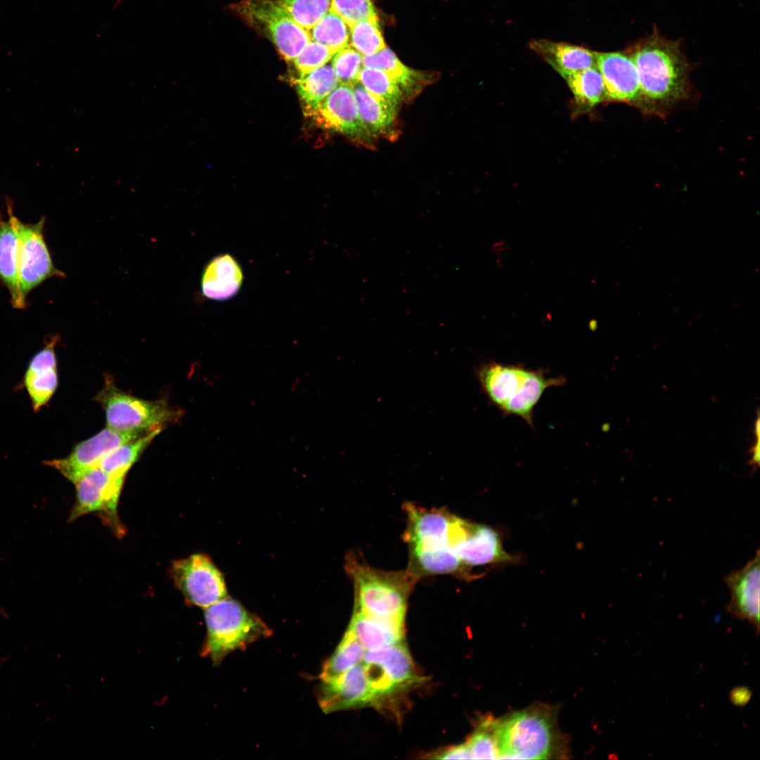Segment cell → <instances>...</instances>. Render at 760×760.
<instances>
[{
    "label": "cell",
    "instance_id": "cell-19",
    "mask_svg": "<svg viewBox=\"0 0 760 760\" xmlns=\"http://www.w3.org/2000/svg\"><path fill=\"white\" fill-rule=\"evenodd\" d=\"M348 629L366 651L402 642L404 637V621L376 618L357 610H354Z\"/></svg>",
    "mask_w": 760,
    "mask_h": 760
},
{
    "label": "cell",
    "instance_id": "cell-31",
    "mask_svg": "<svg viewBox=\"0 0 760 760\" xmlns=\"http://www.w3.org/2000/svg\"><path fill=\"white\" fill-rule=\"evenodd\" d=\"M358 82L370 94L380 98L397 108L403 99V94L395 82L384 71L363 67L359 74Z\"/></svg>",
    "mask_w": 760,
    "mask_h": 760
},
{
    "label": "cell",
    "instance_id": "cell-26",
    "mask_svg": "<svg viewBox=\"0 0 760 760\" xmlns=\"http://www.w3.org/2000/svg\"><path fill=\"white\" fill-rule=\"evenodd\" d=\"M338 84V78L330 64L295 79L294 84L303 103L305 113L309 116Z\"/></svg>",
    "mask_w": 760,
    "mask_h": 760
},
{
    "label": "cell",
    "instance_id": "cell-28",
    "mask_svg": "<svg viewBox=\"0 0 760 760\" xmlns=\"http://www.w3.org/2000/svg\"><path fill=\"white\" fill-rule=\"evenodd\" d=\"M161 431L162 428L156 429L118 446L105 455L97 467L111 476L125 478L132 466Z\"/></svg>",
    "mask_w": 760,
    "mask_h": 760
},
{
    "label": "cell",
    "instance_id": "cell-15",
    "mask_svg": "<svg viewBox=\"0 0 760 760\" xmlns=\"http://www.w3.org/2000/svg\"><path fill=\"white\" fill-rule=\"evenodd\" d=\"M723 579L730 593L726 611L737 619L749 621L758 633L760 619L759 550H757L755 556L742 569L732 571Z\"/></svg>",
    "mask_w": 760,
    "mask_h": 760
},
{
    "label": "cell",
    "instance_id": "cell-10",
    "mask_svg": "<svg viewBox=\"0 0 760 760\" xmlns=\"http://www.w3.org/2000/svg\"><path fill=\"white\" fill-rule=\"evenodd\" d=\"M11 217L19 239V282L23 297L43 281L52 277H65L52 260L44 236L45 219L35 224L20 221L8 207Z\"/></svg>",
    "mask_w": 760,
    "mask_h": 760
},
{
    "label": "cell",
    "instance_id": "cell-29",
    "mask_svg": "<svg viewBox=\"0 0 760 760\" xmlns=\"http://www.w3.org/2000/svg\"><path fill=\"white\" fill-rule=\"evenodd\" d=\"M366 650L348 629L333 654L325 661L321 680L335 678L362 661Z\"/></svg>",
    "mask_w": 760,
    "mask_h": 760
},
{
    "label": "cell",
    "instance_id": "cell-34",
    "mask_svg": "<svg viewBox=\"0 0 760 760\" xmlns=\"http://www.w3.org/2000/svg\"><path fill=\"white\" fill-rule=\"evenodd\" d=\"M474 759H498L496 721L484 719L467 742Z\"/></svg>",
    "mask_w": 760,
    "mask_h": 760
},
{
    "label": "cell",
    "instance_id": "cell-14",
    "mask_svg": "<svg viewBox=\"0 0 760 760\" xmlns=\"http://www.w3.org/2000/svg\"><path fill=\"white\" fill-rule=\"evenodd\" d=\"M319 127L365 139L370 135L358 115L353 87L338 84L309 115Z\"/></svg>",
    "mask_w": 760,
    "mask_h": 760
},
{
    "label": "cell",
    "instance_id": "cell-6",
    "mask_svg": "<svg viewBox=\"0 0 760 760\" xmlns=\"http://www.w3.org/2000/svg\"><path fill=\"white\" fill-rule=\"evenodd\" d=\"M231 8L269 39L287 61H293L311 41L309 30L296 23L275 0H241Z\"/></svg>",
    "mask_w": 760,
    "mask_h": 760
},
{
    "label": "cell",
    "instance_id": "cell-23",
    "mask_svg": "<svg viewBox=\"0 0 760 760\" xmlns=\"http://www.w3.org/2000/svg\"><path fill=\"white\" fill-rule=\"evenodd\" d=\"M362 661L378 664L396 690L410 686L418 680L411 656L403 642L366 651Z\"/></svg>",
    "mask_w": 760,
    "mask_h": 760
},
{
    "label": "cell",
    "instance_id": "cell-25",
    "mask_svg": "<svg viewBox=\"0 0 760 760\" xmlns=\"http://www.w3.org/2000/svg\"><path fill=\"white\" fill-rule=\"evenodd\" d=\"M353 89L359 117L368 134L377 135L388 131L394 123L396 108L368 92L360 83Z\"/></svg>",
    "mask_w": 760,
    "mask_h": 760
},
{
    "label": "cell",
    "instance_id": "cell-32",
    "mask_svg": "<svg viewBox=\"0 0 760 760\" xmlns=\"http://www.w3.org/2000/svg\"><path fill=\"white\" fill-rule=\"evenodd\" d=\"M350 45L363 56L386 48L377 16L360 20L350 27Z\"/></svg>",
    "mask_w": 760,
    "mask_h": 760
},
{
    "label": "cell",
    "instance_id": "cell-40",
    "mask_svg": "<svg viewBox=\"0 0 760 760\" xmlns=\"http://www.w3.org/2000/svg\"><path fill=\"white\" fill-rule=\"evenodd\" d=\"M759 437H757L756 443L753 446L752 450V457L749 462V464L756 467L759 464Z\"/></svg>",
    "mask_w": 760,
    "mask_h": 760
},
{
    "label": "cell",
    "instance_id": "cell-39",
    "mask_svg": "<svg viewBox=\"0 0 760 760\" xmlns=\"http://www.w3.org/2000/svg\"><path fill=\"white\" fill-rule=\"evenodd\" d=\"M730 697L733 704L742 706L749 701L751 692L746 688H736L730 692Z\"/></svg>",
    "mask_w": 760,
    "mask_h": 760
},
{
    "label": "cell",
    "instance_id": "cell-9",
    "mask_svg": "<svg viewBox=\"0 0 760 760\" xmlns=\"http://www.w3.org/2000/svg\"><path fill=\"white\" fill-rule=\"evenodd\" d=\"M125 478L111 476L99 467L83 476L75 485V502L68 522L89 513H99L118 535L123 529L118 516V505Z\"/></svg>",
    "mask_w": 760,
    "mask_h": 760
},
{
    "label": "cell",
    "instance_id": "cell-8",
    "mask_svg": "<svg viewBox=\"0 0 760 760\" xmlns=\"http://www.w3.org/2000/svg\"><path fill=\"white\" fill-rule=\"evenodd\" d=\"M170 574L175 585L191 606L205 609L227 597L222 574L204 554L175 560Z\"/></svg>",
    "mask_w": 760,
    "mask_h": 760
},
{
    "label": "cell",
    "instance_id": "cell-24",
    "mask_svg": "<svg viewBox=\"0 0 760 760\" xmlns=\"http://www.w3.org/2000/svg\"><path fill=\"white\" fill-rule=\"evenodd\" d=\"M362 65L386 72L399 87L403 99L417 94L429 80L425 74L405 65L387 47L374 54L363 56Z\"/></svg>",
    "mask_w": 760,
    "mask_h": 760
},
{
    "label": "cell",
    "instance_id": "cell-22",
    "mask_svg": "<svg viewBox=\"0 0 760 760\" xmlns=\"http://www.w3.org/2000/svg\"><path fill=\"white\" fill-rule=\"evenodd\" d=\"M0 279L9 291L13 308L24 309L27 305L19 282V239L9 217L0 219Z\"/></svg>",
    "mask_w": 760,
    "mask_h": 760
},
{
    "label": "cell",
    "instance_id": "cell-18",
    "mask_svg": "<svg viewBox=\"0 0 760 760\" xmlns=\"http://www.w3.org/2000/svg\"><path fill=\"white\" fill-rule=\"evenodd\" d=\"M243 272L236 259L229 254L213 258L203 272L201 287L203 296L224 300L236 295L243 282Z\"/></svg>",
    "mask_w": 760,
    "mask_h": 760
},
{
    "label": "cell",
    "instance_id": "cell-7",
    "mask_svg": "<svg viewBox=\"0 0 760 760\" xmlns=\"http://www.w3.org/2000/svg\"><path fill=\"white\" fill-rule=\"evenodd\" d=\"M448 544L468 570L471 567L512 562L499 533L489 526L451 515Z\"/></svg>",
    "mask_w": 760,
    "mask_h": 760
},
{
    "label": "cell",
    "instance_id": "cell-2",
    "mask_svg": "<svg viewBox=\"0 0 760 760\" xmlns=\"http://www.w3.org/2000/svg\"><path fill=\"white\" fill-rule=\"evenodd\" d=\"M345 567L354 585V610L376 618L404 621L407 597L417 581L407 570L376 569L350 554Z\"/></svg>",
    "mask_w": 760,
    "mask_h": 760
},
{
    "label": "cell",
    "instance_id": "cell-27",
    "mask_svg": "<svg viewBox=\"0 0 760 760\" xmlns=\"http://www.w3.org/2000/svg\"><path fill=\"white\" fill-rule=\"evenodd\" d=\"M565 80L575 105L581 110H589L599 103L608 102L604 82L597 66L577 72Z\"/></svg>",
    "mask_w": 760,
    "mask_h": 760
},
{
    "label": "cell",
    "instance_id": "cell-21",
    "mask_svg": "<svg viewBox=\"0 0 760 760\" xmlns=\"http://www.w3.org/2000/svg\"><path fill=\"white\" fill-rule=\"evenodd\" d=\"M530 47L564 79L581 70L597 66L595 52L581 46L540 39L531 41Z\"/></svg>",
    "mask_w": 760,
    "mask_h": 760
},
{
    "label": "cell",
    "instance_id": "cell-4",
    "mask_svg": "<svg viewBox=\"0 0 760 760\" xmlns=\"http://www.w3.org/2000/svg\"><path fill=\"white\" fill-rule=\"evenodd\" d=\"M207 634L201 654L219 664L229 653L243 650L272 631L255 614L236 600L224 597L204 612Z\"/></svg>",
    "mask_w": 760,
    "mask_h": 760
},
{
    "label": "cell",
    "instance_id": "cell-17",
    "mask_svg": "<svg viewBox=\"0 0 760 760\" xmlns=\"http://www.w3.org/2000/svg\"><path fill=\"white\" fill-rule=\"evenodd\" d=\"M526 371L521 366L490 362L479 366L475 374L491 404L501 410L520 387Z\"/></svg>",
    "mask_w": 760,
    "mask_h": 760
},
{
    "label": "cell",
    "instance_id": "cell-1",
    "mask_svg": "<svg viewBox=\"0 0 760 760\" xmlns=\"http://www.w3.org/2000/svg\"><path fill=\"white\" fill-rule=\"evenodd\" d=\"M627 52L638 72L642 113L664 117L670 108L689 98L690 68L678 42L654 32Z\"/></svg>",
    "mask_w": 760,
    "mask_h": 760
},
{
    "label": "cell",
    "instance_id": "cell-37",
    "mask_svg": "<svg viewBox=\"0 0 760 760\" xmlns=\"http://www.w3.org/2000/svg\"><path fill=\"white\" fill-rule=\"evenodd\" d=\"M331 7L349 27L360 20L377 16L372 0H331Z\"/></svg>",
    "mask_w": 760,
    "mask_h": 760
},
{
    "label": "cell",
    "instance_id": "cell-11",
    "mask_svg": "<svg viewBox=\"0 0 760 760\" xmlns=\"http://www.w3.org/2000/svg\"><path fill=\"white\" fill-rule=\"evenodd\" d=\"M145 433L122 431L106 427L75 446L65 457L46 460L44 464L56 469L75 484L87 473L98 467L102 458L118 446Z\"/></svg>",
    "mask_w": 760,
    "mask_h": 760
},
{
    "label": "cell",
    "instance_id": "cell-33",
    "mask_svg": "<svg viewBox=\"0 0 760 760\" xmlns=\"http://www.w3.org/2000/svg\"><path fill=\"white\" fill-rule=\"evenodd\" d=\"M305 29L309 30L331 8V0H275Z\"/></svg>",
    "mask_w": 760,
    "mask_h": 760
},
{
    "label": "cell",
    "instance_id": "cell-13",
    "mask_svg": "<svg viewBox=\"0 0 760 760\" xmlns=\"http://www.w3.org/2000/svg\"><path fill=\"white\" fill-rule=\"evenodd\" d=\"M596 65L604 82L608 102L624 103L642 110L635 63L626 52L596 53Z\"/></svg>",
    "mask_w": 760,
    "mask_h": 760
},
{
    "label": "cell",
    "instance_id": "cell-36",
    "mask_svg": "<svg viewBox=\"0 0 760 760\" xmlns=\"http://www.w3.org/2000/svg\"><path fill=\"white\" fill-rule=\"evenodd\" d=\"M334 55L325 46L311 40L293 60V65L302 77L327 64Z\"/></svg>",
    "mask_w": 760,
    "mask_h": 760
},
{
    "label": "cell",
    "instance_id": "cell-5",
    "mask_svg": "<svg viewBox=\"0 0 760 760\" xmlns=\"http://www.w3.org/2000/svg\"><path fill=\"white\" fill-rule=\"evenodd\" d=\"M106 413L107 427L146 433L177 419L180 412L166 400H146L127 394L107 379L96 396Z\"/></svg>",
    "mask_w": 760,
    "mask_h": 760
},
{
    "label": "cell",
    "instance_id": "cell-20",
    "mask_svg": "<svg viewBox=\"0 0 760 760\" xmlns=\"http://www.w3.org/2000/svg\"><path fill=\"white\" fill-rule=\"evenodd\" d=\"M565 382L562 376L548 377L545 372L527 369L520 387L500 410L505 415L521 417L533 427V410L545 391Z\"/></svg>",
    "mask_w": 760,
    "mask_h": 760
},
{
    "label": "cell",
    "instance_id": "cell-12",
    "mask_svg": "<svg viewBox=\"0 0 760 760\" xmlns=\"http://www.w3.org/2000/svg\"><path fill=\"white\" fill-rule=\"evenodd\" d=\"M361 662L339 676L321 680L317 700L326 714L367 704L376 699Z\"/></svg>",
    "mask_w": 760,
    "mask_h": 760
},
{
    "label": "cell",
    "instance_id": "cell-3",
    "mask_svg": "<svg viewBox=\"0 0 760 760\" xmlns=\"http://www.w3.org/2000/svg\"><path fill=\"white\" fill-rule=\"evenodd\" d=\"M498 759H545L556 754L558 736L552 709L534 706L496 721Z\"/></svg>",
    "mask_w": 760,
    "mask_h": 760
},
{
    "label": "cell",
    "instance_id": "cell-16",
    "mask_svg": "<svg viewBox=\"0 0 760 760\" xmlns=\"http://www.w3.org/2000/svg\"><path fill=\"white\" fill-rule=\"evenodd\" d=\"M58 337H51L45 346L30 360L23 382L34 411H39L56 391L58 377L55 346Z\"/></svg>",
    "mask_w": 760,
    "mask_h": 760
},
{
    "label": "cell",
    "instance_id": "cell-38",
    "mask_svg": "<svg viewBox=\"0 0 760 760\" xmlns=\"http://www.w3.org/2000/svg\"><path fill=\"white\" fill-rule=\"evenodd\" d=\"M435 759H472L470 749L467 742L451 747L435 754Z\"/></svg>",
    "mask_w": 760,
    "mask_h": 760
},
{
    "label": "cell",
    "instance_id": "cell-35",
    "mask_svg": "<svg viewBox=\"0 0 760 760\" xmlns=\"http://www.w3.org/2000/svg\"><path fill=\"white\" fill-rule=\"evenodd\" d=\"M363 56L350 44L333 56L332 66L338 78L339 83L352 87L358 82V77L362 68Z\"/></svg>",
    "mask_w": 760,
    "mask_h": 760
},
{
    "label": "cell",
    "instance_id": "cell-30",
    "mask_svg": "<svg viewBox=\"0 0 760 760\" xmlns=\"http://www.w3.org/2000/svg\"><path fill=\"white\" fill-rule=\"evenodd\" d=\"M311 40L327 47L334 54L348 44L350 27L331 7L309 30Z\"/></svg>",
    "mask_w": 760,
    "mask_h": 760
}]
</instances>
